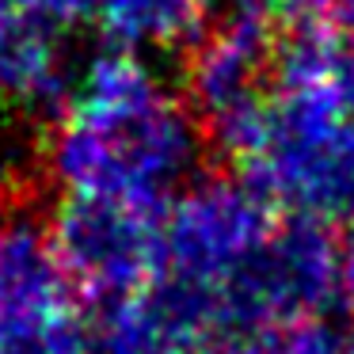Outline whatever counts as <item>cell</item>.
<instances>
[{
  "label": "cell",
  "instance_id": "7a4b0ae2",
  "mask_svg": "<svg viewBox=\"0 0 354 354\" xmlns=\"http://www.w3.org/2000/svg\"><path fill=\"white\" fill-rule=\"evenodd\" d=\"M164 214L126 198L65 194L50 209V244L77 301L107 313L141 297L164 274Z\"/></svg>",
  "mask_w": 354,
  "mask_h": 354
},
{
  "label": "cell",
  "instance_id": "5b68a950",
  "mask_svg": "<svg viewBox=\"0 0 354 354\" xmlns=\"http://www.w3.org/2000/svg\"><path fill=\"white\" fill-rule=\"evenodd\" d=\"M100 27L118 50H191L206 35V0H103Z\"/></svg>",
  "mask_w": 354,
  "mask_h": 354
},
{
  "label": "cell",
  "instance_id": "277c9868",
  "mask_svg": "<svg viewBox=\"0 0 354 354\" xmlns=\"http://www.w3.org/2000/svg\"><path fill=\"white\" fill-rule=\"evenodd\" d=\"M62 50V27L31 12L0 19V103L31 111L50 126L65 122L77 84L65 77Z\"/></svg>",
  "mask_w": 354,
  "mask_h": 354
},
{
  "label": "cell",
  "instance_id": "6da1fadb",
  "mask_svg": "<svg viewBox=\"0 0 354 354\" xmlns=\"http://www.w3.org/2000/svg\"><path fill=\"white\" fill-rule=\"evenodd\" d=\"M214 160L179 92H164L138 54H103L50 133V171L69 194L168 209V194Z\"/></svg>",
  "mask_w": 354,
  "mask_h": 354
},
{
  "label": "cell",
  "instance_id": "52a82bcc",
  "mask_svg": "<svg viewBox=\"0 0 354 354\" xmlns=\"http://www.w3.org/2000/svg\"><path fill=\"white\" fill-rule=\"evenodd\" d=\"M16 12H24V4H19V0H0V19L16 16Z\"/></svg>",
  "mask_w": 354,
  "mask_h": 354
},
{
  "label": "cell",
  "instance_id": "8992f818",
  "mask_svg": "<svg viewBox=\"0 0 354 354\" xmlns=\"http://www.w3.org/2000/svg\"><path fill=\"white\" fill-rule=\"evenodd\" d=\"M24 12L46 19L54 27H69V24H84V19H95L103 8V0H19Z\"/></svg>",
  "mask_w": 354,
  "mask_h": 354
},
{
  "label": "cell",
  "instance_id": "3957f363",
  "mask_svg": "<svg viewBox=\"0 0 354 354\" xmlns=\"http://www.w3.org/2000/svg\"><path fill=\"white\" fill-rule=\"evenodd\" d=\"M270 232L263 194L232 179H202L164 214V270L217 286Z\"/></svg>",
  "mask_w": 354,
  "mask_h": 354
}]
</instances>
